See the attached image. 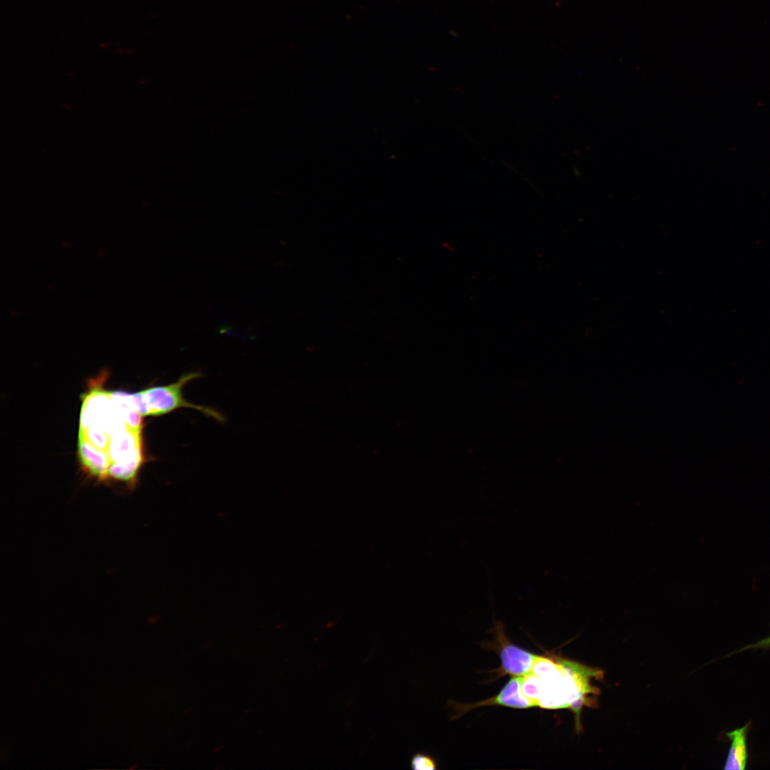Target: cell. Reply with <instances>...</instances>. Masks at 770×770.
I'll list each match as a JSON object with an SVG mask.
<instances>
[{
    "label": "cell",
    "mask_w": 770,
    "mask_h": 770,
    "mask_svg": "<svg viewBox=\"0 0 770 770\" xmlns=\"http://www.w3.org/2000/svg\"><path fill=\"white\" fill-rule=\"evenodd\" d=\"M79 432L96 446L108 450L111 436L98 425L91 424L84 431L79 430Z\"/></svg>",
    "instance_id": "9c48e42d"
},
{
    "label": "cell",
    "mask_w": 770,
    "mask_h": 770,
    "mask_svg": "<svg viewBox=\"0 0 770 770\" xmlns=\"http://www.w3.org/2000/svg\"><path fill=\"white\" fill-rule=\"evenodd\" d=\"M523 677H512L500 692L495 697L473 704H462L458 707L460 715L468 711L483 706H503L515 709H527L536 707L522 692Z\"/></svg>",
    "instance_id": "7a4b0ae2"
},
{
    "label": "cell",
    "mask_w": 770,
    "mask_h": 770,
    "mask_svg": "<svg viewBox=\"0 0 770 770\" xmlns=\"http://www.w3.org/2000/svg\"><path fill=\"white\" fill-rule=\"evenodd\" d=\"M143 462V448H140L127 458L111 463L108 470V478L124 482L133 488L136 485L138 471Z\"/></svg>",
    "instance_id": "52a82bcc"
},
{
    "label": "cell",
    "mask_w": 770,
    "mask_h": 770,
    "mask_svg": "<svg viewBox=\"0 0 770 770\" xmlns=\"http://www.w3.org/2000/svg\"><path fill=\"white\" fill-rule=\"evenodd\" d=\"M411 766L416 770H433L437 769L435 759L431 756L423 753L416 754L412 757Z\"/></svg>",
    "instance_id": "30bf717a"
},
{
    "label": "cell",
    "mask_w": 770,
    "mask_h": 770,
    "mask_svg": "<svg viewBox=\"0 0 770 770\" xmlns=\"http://www.w3.org/2000/svg\"><path fill=\"white\" fill-rule=\"evenodd\" d=\"M750 729V723L744 727L727 732L726 736L731 741V745L724 766L725 770L745 769L748 761L747 735Z\"/></svg>",
    "instance_id": "8992f818"
},
{
    "label": "cell",
    "mask_w": 770,
    "mask_h": 770,
    "mask_svg": "<svg viewBox=\"0 0 770 770\" xmlns=\"http://www.w3.org/2000/svg\"><path fill=\"white\" fill-rule=\"evenodd\" d=\"M200 375L196 372L187 373L175 382L168 385L153 386L133 394L125 392V394L142 417L157 416L180 408H190L222 422L224 418L218 411L210 407L190 403L183 396V389L185 384Z\"/></svg>",
    "instance_id": "6da1fadb"
},
{
    "label": "cell",
    "mask_w": 770,
    "mask_h": 770,
    "mask_svg": "<svg viewBox=\"0 0 770 770\" xmlns=\"http://www.w3.org/2000/svg\"><path fill=\"white\" fill-rule=\"evenodd\" d=\"M498 632L501 643L500 657L502 672L512 677H525L532 672L533 666L540 655H538L510 643L503 636L501 627Z\"/></svg>",
    "instance_id": "3957f363"
},
{
    "label": "cell",
    "mask_w": 770,
    "mask_h": 770,
    "mask_svg": "<svg viewBox=\"0 0 770 770\" xmlns=\"http://www.w3.org/2000/svg\"><path fill=\"white\" fill-rule=\"evenodd\" d=\"M143 448L141 430L126 428L111 436L108 451L111 463L121 461Z\"/></svg>",
    "instance_id": "5b68a950"
},
{
    "label": "cell",
    "mask_w": 770,
    "mask_h": 770,
    "mask_svg": "<svg viewBox=\"0 0 770 770\" xmlns=\"http://www.w3.org/2000/svg\"><path fill=\"white\" fill-rule=\"evenodd\" d=\"M521 689L525 696L532 700L538 707V702L542 696L543 689L541 678L531 672L523 677Z\"/></svg>",
    "instance_id": "ba28073f"
},
{
    "label": "cell",
    "mask_w": 770,
    "mask_h": 770,
    "mask_svg": "<svg viewBox=\"0 0 770 770\" xmlns=\"http://www.w3.org/2000/svg\"><path fill=\"white\" fill-rule=\"evenodd\" d=\"M769 647H770V636L768 637L764 638V639L758 641L756 643L746 645L744 647L729 654L727 656H730V655H732L734 654H736V653H738V652H743V651H745V650H755V649H768Z\"/></svg>",
    "instance_id": "8fae6325"
},
{
    "label": "cell",
    "mask_w": 770,
    "mask_h": 770,
    "mask_svg": "<svg viewBox=\"0 0 770 770\" xmlns=\"http://www.w3.org/2000/svg\"><path fill=\"white\" fill-rule=\"evenodd\" d=\"M78 454L85 472L98 481L108 479L111 459L107 449L100 448L79 432Z\"/></svg>",
    "instance_id": "277c9868"
}]
</instances>
